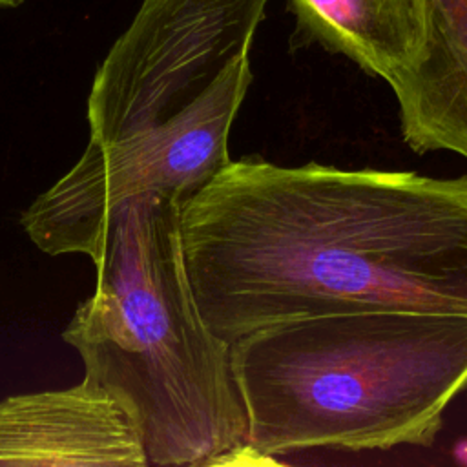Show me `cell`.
<instances>
[{"instance_id":"1","label":"cell","mask_w":467,"mask_h":467,"mask_svg":"<svg viewBox=\"0 0 467 467\" xmlns=\"http://www.w3.org/2000/svg\"><path fill=\"white\" fill-rule=\"evenodd\" d=\"M208 328L368 308L467 316V173L230 161L179 202Z\"/></svg>"},{"instance_id":"2","label":"cell","mask_w":467,"mask_h":467,"mask_svg":"<svg viewBox=\"0 0 467 467\" xmlns=\"http://www.w3.org/2000/svg\"><path fill=\"white\" fill-rule=\"evenodd\" d=\"M95 292L62 332L84 374L133 412L153 465L250 463L248 418L190 283L179 201L148 192L109 217Z\"/></svg>"},{"instance_id":"3","label":"cell","mask_w":467,"mask_h":467,"mask_svg":"<svg viewBox=\"0 0 467 467\" xmlns=\"http://www.w3.org/2000/svg\"><path fill=\"white\" fill-rule=\"evenodd\" d=\"M250 463L292 452L431 445L467 390V316L405 308L283 321L230 343Z\"/></svg>"},{"instance_id":"4","label":"cell","mask_w":467,"mask_h":467,"mask_svg":"<svg viewBox=\"0 0 467 467\" xmlns=\"http://www.w3.org/2000/svg\"><path fill=\"white\" fill-rule=\"evenodd\" d=\"M252 78L244 64L164 122L109 142L89 140L73 168L22 212L29 239L44 254H84L95 265L122 202L148 192L181 202L202 188L232 161L228 137Z\"/></svg>"},{"instance_id":"5","label":"cell","mask_w":467,"mask_h":467,"mask_svg":"<svg viewBox=\"0 0 467 467\" xmlns=\"http://www.w3.org/2000/svg\"><path fill=\"white\" fill-rule=\"evenodd\" d=\"M268 2L142 0L95 73L89 140L109 142L164 122L250 64Z\"/></svg>"},{"instance_id":"6","label":"cell","mask_w":467,"mask_h":467,"mask_svg":"<svg viewBox=\"0 0 467 467\" xmlns=\"http://www.w3.org/2000/svg\"><path fill=\"white\" fill-rule=\"evenodd\" d=\"M131 409L84 374L69 389L0 401V465H148Z\"/></svg>"},{"instance_id":"7","label":"cell","mask_w":467,"mask_h":467,"mask_svg":"<svg viewBox=\"0 0 467 467\" xmlns=\"http://www.w3.org/2000/svg\"><path fill=\"white\" fill-rule=\"evenodd\" d=\"M425 40L418 64L390 89L400 126L416 153L467 159V0H421Z\"/></svg>"},{"instance_id":"8","label":"cell","mask_w":467,"mask_h":467,"mask_svg":"<svg viewBox=\"0 0 467 467\" xmlns=\"http://www.w3.org/2000/svg\"><path fill=\"white\" fill-rule=\"evenodd\" d=\"M297 31L345 55L389 86L418 64L425 40L421 0H290Z\"/></svg>"},{"instance_id":"9","label":"cell","mask_w":467,"mask_h":467,"mask_svg":"<svg viewBox=\"0 0 467 467\" xmlns=\"http://www.w3.org/2000/svg\"><path fill=\"white\" fill-rule=\"evenodd\" d=\"M22 4H24V0H0V11L2 9H15Z\"/></svg>"}]
</instances>
